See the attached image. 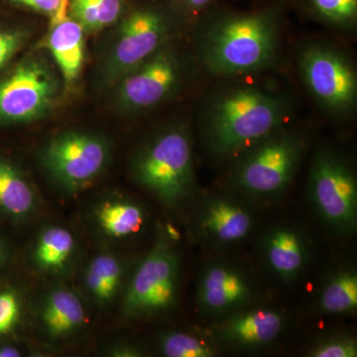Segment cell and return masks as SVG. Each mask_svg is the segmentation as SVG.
Wrapping results in <instances>:
<instances>
[{
  "label": "cell",
  "instance_id": "cell-3",
  "mask_svg": "<svg viewBox=\"0 0 357 357\" xmlns=\"http://www.w3.org/2000/svg\"><path fill=\"white\" fill-rule=\"evenodd\" d=\"M138 184L169 206L191 194L195 183L191 136L184 126H172L151 138L132 163Z\"/></svg>",
  "mask_w": 357,
  "mask_h": 357
},
{
  "label": "cell",
  "instance_id": "cell-33",
  "mask_svg": "<svg viewBox=\"0 0 357 357\" xmlns=\"http://www.w3.org/2000/svg\"><path fill=\"white\" fill-rule=\"evenodd\" d=\"M1 255H2V244H1V241H0V257H1Z\"/></svg>",
  "mask_w": 357,
  "mask_h": 357
},
{
  "label": "cell",
  "instance_id": "cell-6",
  "mask_svg": "<svg viewBox=\"0 0 357 357\" xmlns=\"http://www.w3.org/2000/svg\"><path fill=\"white\" fill-rule=\"evenodd\" d=\"M110 150L105 138L69 131L53 138L44 147L41 162L56 184L67 192L81 191L102 175Z\"/></svg>",
  "mask_w": 357,
  "mask_h": 357
},
{
  "label": "cell",
  "instance_id": "cell-30",
  "mask_svg": "<svg viewBox=\"0 0 357 357\" xmlns=\"http://www.w3.org/2000/svg\"><path fill=\"white\" fill-rule=\"evenodd\" d=\"M213 0H178L181 8L185 13L196 14L202 13L213 3Z\"/></svg>",
  "mask_w": 357,
  "mask_h": 357
},
{
  "label": "cell",
  "instance_id": "cell-21",
  "mask_svg": "<svg viewBox=\"0 0 357 357\" xmlns=\"http://www.w3.org/2000/svg\"><path fill=\"white\" fill-rule=\"evenodd\" d=\"M76 249L72 232L62 227H49L37 238L33 259L40 269L58 271L69 262Z\"/></svg>",
  "mask_w": 357,
  "mask_h": 357
},
{
  "label": "cell",
  "instance_id": "cell-19",
  "mask_svg": "<svg viewBox=\"0 0 357 357\" xmlns=\"http://www.w3.org/2000/svg\"><path fill=\"white\" fill-rule=\"evenodd\" d=\"M37 195L30 183L8 162L0 159V208L15 218H25L37 208Z\"/></svg>",
  "mask_w": 357,
  "mask_h": 357
},
{
  "label": "cell",
  "instance_id": "cell-12",
  "mask_svg": "<svg viewBox=\"0 0 357 357\" xmlns=\"http://www.w3.org/2000/svg\"><path fill=\"white\" fill-rule=\"evenodd\" d=\"M253 287L243 270L227 263H211L199 276L197 301L211 316L236 312L252 297Z\"/></svg>",
  "mask_w": 357,
  "mask_h": 357
},
{
  "label": "cell",
  "instance_id": "cell-27",
  "mask_svg": "<svg viewBox=\"0 0 357 357\" xmlns=\"http://www.w3.org/2000/svg\"><path fill=\"white\" fill-rule=\"evenodd\" d=\"M48 15L50 17L51 27L59 24L69 17L70 0H11Z\"/></svg>",
  "mask_w": 357,
  "mask_h": 357
},
{
  "label": "cell",
  "instance_id": "cell-20",
  "mask_svg": "<svg viewBox=\"0 0 357 357\" xmlns=\"http://www.w3.org/2000/svg\"><path fill=\"white\" fill-rule=\"evenodd\" d=\"M123 276L122 263L115 256L105 253L89 263L84 273V285L96 302L107 304L116 297Z\"/></svg>",
  "mask_w": 357,
  "mask_h": 357
},
{
  "label": "cell",
  "instance_id": "cell-24",
  "mask_svg": "<svg viewBox=\"0 0 357 357\" xmlns=\"http://www.w3.org/2000/svg\"><path fill=\"white\" fill-rule=\"evenodd\" d=\"M317 20L340 29H351L357 21V0H304Z\"/></svg>",
  "mask_w": 357,
  "mask_h": 357
},
{
  "label": "cell",
  "instance_id": "cell-14",
  "mask_svg": "<svg viewBox=\"0 0 357 357\" xmlns=\"http://www.w3.org/2000/svg\"><path fill=\"white\" fill-rule=\"evenodd\" d=\"M252 227L253 217L248 208L225 197L208 199L199 213V231L218 245L239 243Z\"/></svg>",
  "mask_w": 357,
  "mask_h": 357
},
{
  "label": "cell",
  "instance_id": "cell-32",
  "mask_svg": "<svg viewBox=\"0 0 357 357\" xmlns=\"http://www.w3.org/2000/svg\"><path fill=\"white\" fill-rule=\"evenodd\" d=\"M20 356V351L13 347H3L0 349V357H16Z\"/></svg>",
  "mask_w": 357,
  "mask_h": 357
},
{
  "label": "cell",
  "instance_id": "cell-11",
  "mask_svg": "<svg viewBox=\"0 0 357 357\" xmlns=\"http://www.w3.org/2000/svg\"><path fill=\"white\" fill-rule=\"evenodd\" d=\"M55 93L48 69L38 61H28L0 84V119L36 121L50 109Z\"/></svg>",
  "mask_w": 357,
  "mask_h": 357
},
{
  "label": "cell",
  "instance_id": "cell-4",
  "mask_svg": "<svg viewBox=\"0 0 357 357\" xmlns=\"http://www.w3.org/2000/svg\"><path fill=\"white\" fill-rule=\"evenodd\" d=\"M305 140L283 128L239 156L234 184L255 198H272L292 182L305 151Z\"/></svg>",
  "mask_w": 357,
  "mask_h": 357
},
{
  "label": "cell",
  "instance_id": "cell-23",
  "mask_svg": "<svg viewBox=\"0 0 357 357\" xmlns=\"http://www.w3.org/2000/svg\"><path fill=\"white\" fill-rule=\"evenodd\" d=\"M122 3V0H70V17L84 31H98L119 20Z\"/></svg>",
  "mask_w": 357,
  "mask_h": 357
},
{
  "label": "cell",
  "instance_id": "cell-15",
  "mask_svg": "<svg viewBox=\"0 0 357 357\" xmlns=\"http://www.w3.org/2000/svg\"><path fill=\"white\" fill-rule=\"evenodd\" d=\"M265 259L275 274L291 280L306 264V244L299 232L290 227H277L268 234L264 243Z\"/></svg>",
  "mask_w": 357,
  "mask_h": 357
},
{
  "label": "cell",
  "instance_id": "cell-7",
  "mask_svg": "<svg viewBox=\"0 0 357 357\" xmlns=\"http://www.w3.org/2000/svg\"><path fill=\"white\" fill-rule=\"evenodd\" d=\"M180 261L165 236L160 237L134 272L123 297L124 314L141 318L169 309L177 297Z\"/></svg>",
  "mask_w": 357,
  "mask_h": 357
},
{
  "label": "cell",
  "instance_id": "cell-8",
  "mask_svg": "<svg viewBox=\"0 0 357 357\" xmlns=\"http://www.w3.org/2000/svg\"><path fill=\"white\" fill-rule=\"evenodd\" d=\"M299 69L307 91L324 109L344 114L356 107V73L344 53L328 45H307L300 54Z\"/></svg>",
  "mask_w": 357,
  "mask_h": 357
},
{
  "label": "cell",
  "instance_id": "cell-10",
  "mask_svg": "<svg viewBox=\"0 0 357 357\" xmlns=\"http://www.w3.org/2000/svg\"><path fill=\"white\" fill-rule=\"evenodd\" d=\"M183 74L180 58L173 49L164 45L122 77L117 91L119 102L128 110L155 107L177 91Z\"/></svg>",
  "mask_w": 357,
  "mask_h": 357
},
{
  "label": "cell",
  "instance_id": "cell-28",
  "mask_svg": "<svg viewBox=\"0 0 357 357\" xmlns=\"http://www.w3.org/2000/svg\"><path fill=\"white\" fill-rule=\"evenodd\" d=\"M20 316V301L13 292L0 293V335L8 333Z\"/></svg>",
  "mask_w": 357,
  "mask_h": 357
},
{
  "label": "cell",
  "instance_id": "cell-17",
  "mask_svg": "<svg viewBox=\"0 0 357 357\" xmlns=\"http://www.w3.org/2000/svg\"><path fill=\"white\" fill-rule=\"evenodd\" d=\"M48 39L54 60L68 83L77 79L83 67L84 57V29L76 20L66 18L51 27Z\"/></svg>",
  "mask_w": 357,
  "mask_h": 357
},
{
  "label": "cell",
  "instance_id": "cell-26",
  "mask_svg": "<svg viewBox=\"0 0 357 357\" xmlns=\"http://www.w3.org/2000/svg\"><path fill=\"white\" fill-rule=\"evenodd\" d=\"M312 357H356L357 342L354 337L335 335L321 340L309 351Z\"/></svg>",
  "mask_w": 357,
  "mask_h": 357
},
{
  "label": "cell",
  "instance_id": "cell-1",
  "mask_svg": "<svg viewBox=\"0 0 357 357\" xmlns=\"http://www.w3.org/2000/svg\"><path fill=\"white\" fill-rule=\"evenodd\" d=\"M280 7L248 13L223 14L204 28L199 58L208 72L236 77L266 70L280 45Z\"/></svg>",
  "mask_w": 357,
  "mask_h": 357
},
{
  "label": "cell",
  "instance_id": "cell-22",
  "mask_svg": "<svg viewBox=\"0 0 357 357\" xmlns=\"http://www.w3.org/2000/svg\"><path fill=\"white\" fill-rule=\"evenodd\" d=\"M319 311L326 314H345L357 307V275L354 269H340L324 284L318 297Z\"/></svg>",
  "mask_w": 357,
  "mask_h": 357
},
{
  "label": "cell",
  "instance_id": "cell-29",
  "mask_svg": "<svg viewBox=\"0 0 357 357\" xmlns=\"http://www.w3.org/2000/svg\"><path fill=\"white\" fill-rule=\"evenodd\" d=\"M25 39L21 31H0V69L13 58Z\"/></svg>",
  "mask_w": 357,
  "mask_h": 357
},
{
  "label": "cell",
  "instance_id": "cell-5",
  "mask_svg": "<svg viewBox=\"0 0 357 357\" xmlns=\"http://www.w3.org/2000/svg\"><path fill=\"white\" fill-rule=\"evenodd\" d=\"M310 198L321 220L342 234L357 225V182L351 167L337 152L321 149L312 159Z\"/></svg>",
  "mask_w": 357,
  "mask_h": 357
},
{
  "label": "cell",
  "instance_id": "cell-31",
  "mask_svg": "<svg viewBox=\"0 0 357 357\" xmlns=\"http://www.w3.org/2000/svg\"><path fill=\"white\" fill-rule=\"evenodd\" d=\"M109 354L110 356L115 357H136L140 356L142 352L135 345L119 344L112 347Z\"/></svg>",
  "mask_w": 357,
  "mask_h": 357
},
{
  "label": "cell",
  "instance_id": "cell-16",
  "mask_svg": "<svg viewBox=\"0 0 357 357\" xmlns=\"http://www.w3.org/2000/svg\"><path fill=\"white\" fill-rule=\"evenodd\" d=\"M93 218L105 236L126 239L135 236L144 225V210L131 199L115 197L103 199L93 210Z\"/></svg>",
  "mask_w": 357,
  "mask_h": 357
},
{
  "label": "cell",
  "instance_id": "cell-2",
  "mask_svg": "<svg viewBox=\"0 0 357 357\" xmlns=\"http://www.w3.org/2000/svg\"><path fill=\"white\" fill-rule=\"evenodd\" d=\"M289 109L287 100L278 93L256 86L230 89L204 110V146L217 159L241 156L283 128Z\"/></svg>",
  "mask_w": 357,
  "mask_h": 357
},
{
  "label": "cell",
  "instance_id": "cell-18",
  "mask_svg": "<svg viewBox=\"0 0 357 357\" xmlns=\"http://www.w3.org/2000/svg\"><path fill=\"white\" fill-rule=\"evenodd\" d=\"M42 323L50 337H64L83 325L86 311L76 294L68 289H56L47 296L41 312Z\"/></svg>",
  "mask_w": 357,
  "mask_h": 357
},
{
  "label": "cell",
  "instance_id": "cell-25",
  "mask_svg": "<svg viewBox=\"0 0 357 357\" xmlns=\"http://www.w3.org/2000/svg\"><path fill=\"white\" fill-rule=\"evenodd\" d=\"M159 347L167 357H211L215 354L213 345L187 333H164L159 338Z\"/></svg>",
  "mask_w": 357,
  "mask_h": 357
},
{
  "label": "cell",
  "instance_id": "cell-13",
  "mask_svg": "<svg viewBox=\"0 0 357 357\" xmlns=\"http://www.w3.org/2000/svg\"><path fill=\"white\" fill-rule=\"evenodd\" d=\"M285 318L280 312L267 307L236 312L217 328L225 344L238 349H258L280 337Z\"/></svg>",
  "mask_w": 357,
  "mask_h": 357
},
{
  "label": "cell",
  "instance_id": "cell-9",
  "mask_svg": "<svg viewBox=\"0 0 357 357\" xmlns=\"http://www.w3.org/2000/svg\"><path fill=\"white\" fill-rule=\"evenodd\" d=\"M172 30L170 17L156 7H144L122 21L109 63L107 75L116 79L128 74L165 45Z\"/></svg>",
  "mask_w": 357,
  "mask_h": 357
}]
</instances>
